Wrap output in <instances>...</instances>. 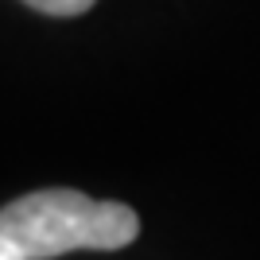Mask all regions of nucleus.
Instances as JSON below:
<instances>
[{"instance_id":"nucleus-1","label":"nucleus","mask_w":260,"mask_h":260,"mask_svg":"<svg viewBox=\"0 0 260 260\" xmlns=\"http://www.w3.org/2000/svg\"><path fill=\"white\" fill-rule=\"evenodd\" d=\"M140 233V217L124 202H98L78 190H35L0 210V237L27 260L74 249H124Z\"/></svg>"},{"instance_id":"nucleus-2","label":"nucleus","mask_w":260,"mask_h":260,"mask_svg":"<svg viewBox=\"0 0 260 260\" xmlns=\"http://www.w3.org/2000/svg\"><path fill=\"white\" fill-rule=\"evenodd\" d=\"M23 4H31V8L43 12V16H82V12H89L98 0H23Z\"/></svg>"},{"instance_id":"nucleus-3","label":"nucleus","mask_w":260,"mask_h":260,"mask_svg":"<svg viewBox=\"0 0 260 260\" xmlns=\"http://www.w3.org/2000/svg\"><path fill=\"white\" fill-rule=\"evenodd\" d=\"M0 260H27V256H23V252L16 249L12 241H4V237H0Z\"/></svg>"}]
</instances>
